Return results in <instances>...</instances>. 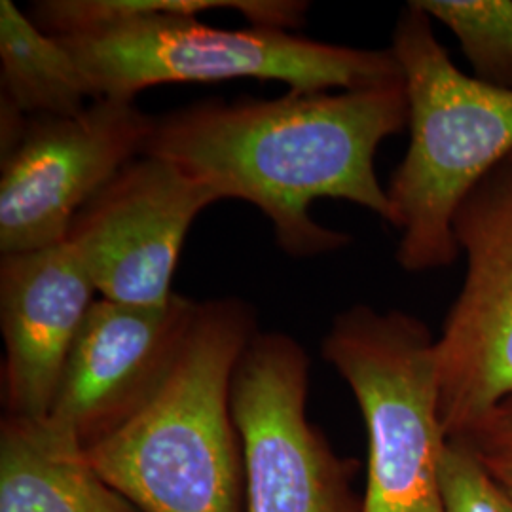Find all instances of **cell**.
Here are the masks:
<instances>
[{"label": "cell", "instance_id": "obj_5", "mask_svg": "<svg viewBox=\"0 0 512 512\" xmlns=\"http://www.w3.org/2000/svg\"><path fill=\"white\" fill-rule=\"evenodd\" d=\"M323 359L365 420L368 475L361 512H444L437 338L401 310L357 304L334 317Z\"/></svg>", "mask_w": 512, "mask_h": 512}, {"label": "cell", "instance_id": "obj_18", "mask_svg": "<svg viewBox=\"0 0 512 512\" xmlns=\"http://www.w3.org/2000/svg\"><path fill=\"white\" fill-rule=\"evenodd\" d=\"M484 461V459H482ZM490 475L494 476L497 486L509 495L512 499V465L511 463H494V461H484Z\"/></svg>", "mask_w": 512, "mask_h": 512}, {"label": "cell", "instance_id": "obj_10", "mask_svg": "<svg viewBox=\"0 0 512 512\" xmlns=\"http://www.w3.org/2000/svg\"><path fill=\"white\" fill-rule=\"evenodd\" d=\"M198 304L177 293L160 306L97 298L46 420L84 450L118 431L164 384Z\"/></svg>", "mask_w": 512, "mask_h": 512}, {"label": "cell", "instance_id": "obj_14", "mask_svg": "<svg viewBox=\"0 0 512 512\" xmlns=\"http://www.w3.org/2000/svg\"><path fill=\"white\" fill-rule=\"evenodd\" d=\"M211 10H232L253 27L291 31L302 27L310 2L302 0H42L29 16L55 37H73L101 29L120 19L147 14L192 16Z\"/></svg>", "mask_w": 512, "mask_h": 512}, {"label": "cell", "instance_id": "obj_8", "mask_svg": "<svg viewBox=\"0 0 512 512\" xmlns=\"http://www.w3.org/2000/svg\"><path fill=\"white\" fill-rule=\"evenodd\" d=\"M467 270L437 338L440 423L469 433L512 393V160L495 167L454 219Z\"/></svg>", "mask_w": 512, "mask_h": 512}, {"label": "cell", "instance_id": "obj_4", "mask_svg": "<svg viewBox=\"0 0 512 512\" xmlns=\"http://www.w3.org/2000/svg\"><path fill=\"white\" fill-rule=\"evenodd\" d=\"M61 38L86 74L93 99H133L152 86L234 78L279 80L293 92L357 90L403 80L391 48H349L253 25L226 31L192 16H133Z\"/></svg>", "mask_w": 512, "mask_h": 512}, {"label": "cell", "instance_id": "obj_15", "mask_svg": "<svg viewBox=\"0 0 512 512\" xmlns=\"http://www.w3.org/2000/svg\"><path fill=\"white\" fill-rule=\"evenodd\" d=\"M458 38L473 76L512 90V0H414Z\"/></svg>", "mask_w": 512, "mask_h": 512}, {"label": "cell", "instance_id": "obj_3", "mask_svg": "<svg viewBox=\"0 0 512 512\" xmlns=\"http://www.w3.org/2000/svg\"><path fill=\"white\" fill-rule=\"evenodd\" d=\"M391 52L403 73L410 145L385 188L401 232L399 266L418 274L459 256V205L512 156V90L463 73L435 37L433 19L408 2Z\"/></svg>", "mask_w": 512, "mask_h": 512}, {"label": "cell", "instance_id": "obj_20", "mask_svg": "<svg viewBox=\"0 0 512 512\" xmlns=\"http://www.w3.org/2000/svg\"><path fill=\"white\" fill-rule=\"evenodd\" d=\"M511 160H512V156H511Z\"/></svg>", "mask_w": 512, "mask_h": 512}, {"label": "cell", "instance_id": "obj_9", "mask_svg": "<svg viewBox=\"0 0 512 512\" xmlns=\"http://www.w3.org/2000/svg\"><path fill=\"white\" fill-rule=\"evenodd\" d=\"M219 200L181 165L143 154L78 213L65 243L99 298L160 306L175 294L171 281L192 222Z\"/></svg>", "mask_w": 512, "mask_h": 512}, {"label": "cell", "instance_id": "obj_13", "mask_svg": "<svg viewBox=\"0 0 512 512\" xmlns=\"http://www.w3.org/2000/svg\"><path fill=\"white\" fill-rule=\"evenodd\" d=\"M2 105L23 116H74L93 101L78 59L12 0L0 2Z\"/></svg>", "mask_w": 512, "mask_h": 512}, {"label": "cell", "instance_id": "obj_17", "mask_svg": "<svg viewBox=\"0 0 512 512\" xmlns=\"http://www.w3.org/2000/svg\"><path fill=\"white\" fill-rule=\"evenodd\" d=\"M459 439L471 444L484 461L512 465V393Z\"/></svg>", "mask_w": 512, "mask_h": 512}, {"label": "cell", "instance_id": "obj_12", "mask_svg": "<svg viewBox=\"0 0 512 512\" xmlns=\"http://www.w3.org/2000/svg\"><path fill=\"white\" fill-rule=\"evenodd\" d=\"M0 512H141L50 421L0 423Z\"/></svg>", "mask_w": 512, "mask_h": 512}, {"label": "cell", "instance_id": "obj_19", "mask_svg": "<svg viewBox=\"0 0 512 512\" xmlns=\"http://www.w3.org/2000/svg\"><path fill=\"white\" fill-rule=\"evenodd\" d=\"M501 509H503V512H512V499L503 490H501Z\"/></svg>", "mask_w": 512, "mask_h": 512}, {"label": "cell", "instance_id": "obj_11", "mask_svg": "<svg viewBox=\"0 0 512 512\" xmlns=\"http://www.w3.org/2000/svg\"><path fill=\"white\" fill-rule=\"evenodd\" d=\"M97 289L69 243L2 255L6 416L44 420Z\"/></svg>", "mask_w": 512, "mask_h": 512}, {"label": "cell", "instance_id": "obj_16", "mask_svg": "<svg viewBox=\"0 0 512 512\" xmlns=\"http://www.w3.org/2000/svg\"><path fill=\"white\" fill-rule=\"evenodd\" d=\"M440 495L444 512H503L494 476L465 440L446 442L440 461Z\"/></svg>", "mask_w": 512, "mask_h": 512}, {"label": "cell", "instance_id": "obj_6", "mask_svg": "<svg viewBox=\"0 0 512 512\" xmlns=\"http://www.w3.org/2000/svg\"><path fill=\"white\" fill-rule=\"evenodd\" d=\"M154 116L133 99L99 97L74 116L0 110V253L65 243L78 213L143 156Z\"/></svg>", "mask_w": 512, "mask_h": 512}, {"label": "cell", "instance_id": "obj_7", "mask_svg": "<svg viewBox=\"0 0 512 512\" xmlns=\"http://www.w3.org/2000/svg\"><path fill=\"white\" fill-rule=\"evenodd\" d=\"M310 359L287 334L258 332L239 357L230 406L245 467V512H361L353 461L306 414Z\"/></svg>", "mask_w": 512, "mask_h": 512}, {"label": "cell", "instance_id": "obj_2", "mask_svg": "<svg viewBox=\"0 0 512 512\" xmlns=\"http://www.w3.org/2000/svg\"><path fill=\"white\" fill-rule=\"evenodd\" d=\"M256 334L239 298L198 304L164 384L128 423L86 448L95 471L141 512H245L232 378Z\"/></svg>", "mask_w": 512, "mask_h": 512}, {"label": "cell", "instance_id": "obj_1", "mask_svg": "<svg viewBox=\"0 0 512 512\" xmlns=\"http://www.w3.org/2000/svg\"><path fill=\"white\" fill-rule=\"evenodd\" d=\"M408 126L403 80L277 99L202 101L154 116L143 154L181 165L220 200L256 205L283 253L306 258L346 247L348 234L311 219V202L346 200L391 222L376 152Z\"/></svg>", "mask_w": 512, "mask_h": 512}]
</instances>
